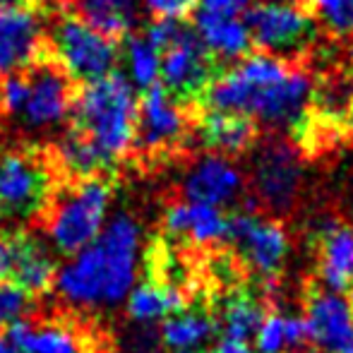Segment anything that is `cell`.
I'll return each mask as SVG.
<instances>
[{
	"mask_svg": "<svg viewBox=\"0 0 353 353\" xmlns=\"http://www.w3.org/2000/svg\"><path fill=\"white\" fill-rule=\"evenodd\" d=\"M312 82L286 58L255 53L219 74L205 92L210 111H226L274 130H296L305 123Z\"/></svg>",
	"mask_w": 353,
	"mask_h": 353,
	"instance_id": "cell-1",
	"label": "cell"
},
{
	"mask_svg": "<svg viewBox=\"0 0 353 353\" xmlns=\"http://www.w3.org/2000/svg\"><path fill=\"white\" fill-rule=\"evenodd\" d=\"M142 228L130 214H118L89 248L63 265L56 283L63 301L74 307L116 305L130 296L140 265Z\"/></svg>",
	"mask_w": 353,
	"mask_h": 353,
	"instance_id": "cell-2",
	"label": "cell"
},
{
	"mask_svg": "<svg viewBox=\"0 0 353 353\" xmlns=\"http://www.w3.org/2000/svg\"><path fill=\"white\" fill-rule=\"evenodd\" d=\"M137 92L123 72L82 84L72 99V128L92 142L108 168H113L137 137Z\"/></svg>",
	"mask_w": 353,
	"mask_h": 353,
	"instance_id": "cell-3",
	"label": "cell"
},
{
	"mask_svg": "<svg viewBox=\"0 0 353 353\" xmlns=\"http://www.w3.org/2000/svg\"><path fill=\"white\" fill-rule=\"evenodd\" d=\"M111 197V185L103 178L77 181L63 195L53 197L46 212V231L56 252L74 257L92 245L106 226Z\"/></svg>",
	"mask_w": 353,
	"mask_h": 353,
	"instance_id": "cell-4",
	"label": "cell"
},
{
	"mask_svg": "<svg viewBox=\"0 0 353 353\" xmlns=\"http://www.w3.org/2000/svg\"><path fill=\"white\" fill-rule=\"evenodd\" d=\"M53 202V173L27 149H0V223L22 226Z\"/></svg>",
	"mask_w": 353,
	"mask_h": 353,
	"instance_id": "cell-5",
	"label": "cell"
},
{
	"mask_svg": "<svg viewBox=\"0 0 353 353\" xmlns=\"http://www.w3.org/2000/svg\"><path fill=\"white\" fill-rule=\"evenodd\" d=\"M48 46L56 65L74 82H97L116 72L121 48L116 39L89 27L77 14H63L51 29Z\"/></svg>",
	"mask_w": 353,
	"mask_h": 353,
	"instance_id": "cell-6",
	"label": "cell"
},
{
	"mask_svg": "<svg viewBox=\"0 0 353 353\" xmlns=\"http://www.w3.org/2000/svg\"><path fill=\"white\" fill-rule=\"evenodd\" d=\"M252 43L276 58L303 53L317 34V22L293 0H262L245 14Z\"/></svg>",
	"mask_w": 353,
	"mask_h": 353,
	"instance_id": "cell-7",
	"label": "cell"
},
{
	"mask_svg": "<svg viewBox=\"0 0 353 353\" xmlns=\"http://www.w3.org/2000/svg\"><path fill=\"white\" fill-rule=\"evenodd\" d=\"M216 74V63L202 46L195 29L178 22L173 37L161 48V77L159 84L178 101H192L210 89Z\"/></svg>",
	"mask_w": 353,
	"mask_h": 353,
	"instance_id": "cell-8",
	"label": "cell"
},
{
	"mask_svg": "<svg viewBox=\"0 0 353 353\" xmlns=\"http://www.w3.org/2000/svg\"><path fill=\"white\" fill-rule=\"evenodd\" d=\"M226 243L238 248L243 262L260 279H276L288 255V236L281 223L262 219L250 210L228 216Z\"/></svg>",
	"mask_w": 353,
	"mask_h": 353,
	"instance_id": "cell-9",
	"label": "cell"
},
{
	"mask_svg": "<svg viewBox=\"0 0 353 353\" xmlns=\"http://www.w3.org/2000/svg\"><path fill=\"white\" fill-rule=\"evenodd\" d=\"M303 168L296 147L283 140L262 144L252 159V188L257 202L272 212H286L301 190Z\"/></svg>",
	"mask_w": 353,
	"mask_h": 353,
	"instance_id": "cell-10",
	"label": "cell"
},
{
	"mask_svg": "<svg viewBox=\"0 0 353 353\" xmlns=\"http://www.w3.org/2000/svg\"><path fill=\"white\" fill-rule=\"evenodd\" d=\"M303 320L307 344L317 353H353V301L344 293L312 288Z\"/></svg>",
	"mask_w": 353,
	"mask_h": 353,
	"instance_id": "cell-11",
	"label": "cell"
},
{
	"mask_svg": "<svg viewBox=\"0 0 353 353\" xmlns=\"http://www.w3.org/2000/svg\"><path fill=\"white\" fill-rule=\"evenodd\" d=\"M29 94L19 111L22 123L29 130H48L70 116L72 87L70 77L56 63H37L27 70Z\"/></svg>",
	"mask_w": 353,
	"mask_h": 353,
	"instance_id": "cell-12",
	"label": "cell"
},
{
	"mask_svg": "<svg viewBox=\"0 0 353 353\" xmlns=\"http://www.w3.org/2000/svg\"><path fill=\"white\" fill-rule=\"evenodd\" d=\"M43 48V24L24 5L0 8V77L37 65Z\"/></svg>",
	"mask_w": 353,
	"mask_h": 353,
	"instance_id": "cell-13",
	"label": "cell"
},
{
	"mask_svg": "<svg viewBox=\"0 0 353 353\" xmlns=\"http://www.w3.org/2000/svg\"><path fill=\"white\" fill-rule=\"evenodd\" d=\"M185 125L188 121L181 101L173 99L161 84L142 92L137 106V147L144 152H166L183 140Z\"/></svg>",
	"mask_w": 353,
	"mask_h": 353,
	"instance_id": "cell-14",
	"label": "cell"
},
{
	"mask_svg": "<svg viewBox=\"0 0 353 353\" xmlns=\"http://www.w3.org/2000/svg\"><path fill=\"white\" fill-rule=\"evenodd\" d=\"M243 188H245L243 171L231 159L221 154H207L188 168L183 178V200L221 210L243 195Z\"/></svg>",
	"mask_w": 353,
	"mask_h": 353,
	"instance_id": "cell-15",
	"label": "cell"
},
{
	"mask_svg": "<svg viewBox=\"0 0 353 353\" xmlns=\"http://www.w3.org/2000/svg\"><path fill=\"white\" fill-rule=\"evenodd\" d=\"M3 238L5 248H8L5 279L19 286L24 293H29L34 301L51 291L58 272L48 248L39 238L24 231H10Z\"/></svg>",
	"mask_w": 353,
	"mask_h": 353,
	"instance_id": "cell-16",
	"label": "cell"
},
{
	"mask_svg": "<svg viewBox=\"0 0 353 353\" xmlns=\"http://www.w3.org/2000/svg\"><path fill=\"white\" fill-rule=\"evenodd\" d=\"M8 339L19 353H92L89 339L77 325L63 320H19L8 330Z\"/></svg>",
	"mask_w": 353,
	"mask_h": 353,
	"instance_id": "cell-17",
	"label": "cell"
},
{
	"mask_svg": "<svg viewBox=\"0 0 353 353\" xmlns=\"http://www.w3.org/2000/svg\"><path fill=\"white\" fill-rule=\"evenodd\" d=\"M317 241V270L325 288L349 291L353 286V228L339 221L320 223Z\"/></svg>",
	"mask_w": 353,
	"mask_h": 353,
	"instance_id": "cell-18",
	"label": "cell"
},
{
	"mask_svg": "<svg viewBox=\"0 0 353 353\" xmlns=\"http://www.w3.org/2000/svg\"><path fill=\"white\" fill-rule=\"evenodd\" d=\"M228 216L219 207L200 202H176L163 214V226L171 236L185 238L195 245H212L226 241Z\"/></svg>",
	"mask_w": 353,
	"mask_h": 353,
	"instance_id": "cell-19",
	"label": "cell"
},
{
	"mask_svg": "<svg viewBox=\"0 0 353 353\" xmlns=\"http://www.w3.org/2000/svg\"><path fill=\"white\" fill-rule=\"evenodd\" d=\"M197 135L205 149L221 157L243 154L255 142V125L252 121L226 111H207L197 128Z\"/></svg>",
	"mask_w": 353,
	"mask_h": 353,
	"instance_id": "cell-20",
	"label": "cell"
},
{
	"mask_svg": "<svg viewBox=\"0 0 353 353\" xmlns=\"http://www.w3.org/2000/svg\"><path fill=\"white\" fill-rule=\"evenodd\" d=\"M185 305V296L176 283L154 279V276L132 286L130 296H128V315L137 325L166 320L176 312H183Z\"/></svg>",
	"mask_w": 353,
	"mask_h": 353,
	"instance_id": "cell-21",
	"label": "cell"
},
{
	"mask_svg": "<svg viewBox=\"0 0 353 353\" xmlns=\"http://www.w3.org/2000/svg\"><path fill=\"white\" fill-rule=\"evenodd\" d=\"M195 34L200 37L202 46L210 51L214 61H243L252 46L250 29L245 17L236 19H216V17H197Z\"/></svg>",
	"mask_w": 353,
	"mask_h": 353,
	"instance_id": "cell-22",
	"label": "cell"
},
{
	"mask_svg": "<svg viewBox=\"0 0 353 353\" xmlns=\"http://www.w3.org/2000/svg\"><path fill=\"white\" fill-rule=\"evenodd\" d=\"M77 17L111 39L130 37L140 17L142 0H74Z\"/></svg>",
	"mask_w": 353,
	"mask_h": 353,
	"instance_id": "cell-23",
	"label": "cell"
},
{
	"mask_svg": "<svg viewBox=\"0 0 353 353\" xmlns=\"http://www.w3.org/2000/svg\"><path fill=\"white\" fill-rule=\"evenodd\" d=\"M219 322L205 310H183L166 317L159 330L161 344L171 351H192L205 346L216 334Z\"/></svg>",
	"mask_w": 353,
	"mask_h": 353,
	"instance_id": "cell-24",
	"label": "cell"
},
{
	"mask_svg": "<svg viewBox=\"0 0 353 353\" xmlns=\"http://www.w3.org/2000/svg\"><path fill=\"white\" fill-rule=\"evenodd\" d=\"M56 159H58V166H61L74 183L89 181V178H101V173L108 171L101 154L92 147V142H89L87 137L79 135L74 128H70V130L56 142Z\"/></svg>",
	"mask_w": 353,
	"mask_h": 353,
	"instance_id": "cell-25",
	"label": "cell"
},
{
	"mask_svg": "<svg viewBox=\"0 0 353 353\" xmlns=\"http://www.w3.org/2000/svg\"><path fill=\"white\" fill-rule=\"evenodd\" d=\"M307 344L305 320L283 312H270L255 332L252 349L255 353H283L288 349H301Z\"/></svg>",
	"mask_w": 353,
	"mask_h": 353,
	"instance_id": "cell-26",
	"label": "cell"
},
{
	"mask_svg": "<svg viewBox=\"0 0 353 353\" xmlns=\"http://www.w3.org/2000/svg\"><path fill=\"white\" fill-rule=\"evenodd\" d=\"M123 63H125V77L140 92L157 87L161 77V51L149 41L144 34H132L125 39L123 46Z\"/></svg>",
	"mask_w": 353,
	"mask_h": 353,
	"instance_id": "cell-27",
	"label": "cell"
},
{
	"mask_svg": "<svg viewBox=\"0 0 353 353\" xmlns=\"http://www.w3.org/2000/svg\"><path fill=\"white\" fill-rule=\"evenodd\" d=\"M262 320H265V307L250 293H236L223 303L221 317H219V330L221 336L228 339H241L252 341L255 332L260 330Z\"/></svg>",
	"mask_w": 353,
	"mask_h": 353,
	"instance_id": "cell-28",
	"label": "cell"
},
{
	"mask_svg": "<svg viewBox=\"0 0 353 353\" xmlns=\"http://www.w3.org/2000/svg\"><path fill=\"white\" fill-rule=\"evenodd\" d=\"M315 22L334 34H353V0H307Z\"/></svg>",
	"mask_w": 353,
	"mask_h": 353,
	"instance_id": "cell-29",
	"label": "cell"
},
{
	"mask_svg": "<svg viewBox=\"0 0 353 353\" xmlns=\"http://www.w3.org/2000/svg\"><path fill=\"white\" fill-rule=\"evenodd\" d=\"M32 307H34V298L29 293H24L12 281L0 279V332H5V327L10 330Z\"/></svg>",
	"mask_w": 353,
	"mask_h": 353,
	"instance_id": "cell-30",
	"label": "cell"
},
{
	"mask_svg": "<svg viewBox=\"0 0 353 353\" xmlns=\"http://www.w3.org/2000/svg\"><path fill=\"white\" fill-rule=\"evenodd\" d=\"M27 94H29L27 70L0 77V111L10 113V116H19V111L24 108V101H27Z\"/></svg>",
	"mask_w": 353,
	"mask_h": 353,
	"instance_id": "cell-31",
	"label": "cell"
},
{
	"mask_svg": "<svg viewBox=\"0 0 353 353\" xmlns=\"http://www.w3.org/2000/svg\"><path fill=\"white\" fill-rule=\"evenodd\" d=\"M200 5V0H142V8L154 19H171L183 22L188 14H192Z\"/></svg>",
	"mask_w": 353,
	"mask_h": 353,
	"instance_id": "cell-32",
	"label": "cell"
},
{
	"mask_svg": "<svg viewBox=\"0 0 353 353\" xmlns=\"http://www.w3.org/2000/svg\"><path fill=\"white\" fill-rule=\"evenodd\" d=\"M252 8V0H200L197 17H216V19H236L245 17Z\"/></svg>",
	"mask_w": 353,
	"mask_h": 353,
	"instance_id": "cell-33",
	"label": "cell"
},
{
	"mask_svg": "<svg viewBox=\"0 0 353 353\" xmlns=\"http://www.w3.org/2000/svg\"><path fill=\"white\" fill-rule=\"evenodd\" d=\"M210 353H255V349H252V341H241V339H228V336H221V339L214 344V349Z\"/></svg>",
	"mask_w": 353,
	"mask_h": 353,
	"instance_id": "cell-34",
	"label": "cell"
},
{
	"mask_svg": "<svg viewBox=\"0 0 353 353\" xmlns=\"http://www.w3.org/2000/svg\"><path fill=\"white\" fill-rule=\"evenodd\" d=\"M0 353H19V349L8 339V336H0Z\"/></svg>",
	"mask_w": 353,
	"mask_h": 353,
	"instance_id": "cell-35",
	"label": "cell"
},
{
	"mask_svg": "<svg viewBox=\"0 0 353 353\" xmlns=\"http://www.w3.org/2000/svg\"><path fill=\"white\" fill-rule=\"evenodd\" d=\"M22 0H0V8H12V5H19Z\"/></svg>",
	"mask_w": 353,
	"mask_h": 353,
	"instance_id": "cell-36",
	"label": "cell"
},
{
	"mask_svg": "<svg viewBox=\"0 0 353 353\" xmlns=\"http://www.w3.org/2000/svg\"><path fill=\"white\" fill-rule=\"evenodd\" d=\"M173 353H202L200 349H192V351H173Z\"/></svg>",
	"mask_w": 353,
	"mask_h": 353,
	"instance_id": "cell-37",
	"label": "cell"
},
{
	"mask_svg": "<svg viewBox=\"0 0 353 353\" xmlns=\"http://www.w3.org/2000/svg\"><path fill=\"white\" fill-rule=\"evenodd\" d=\"M94 353H103V351H94Z\"/></svg>",
	"mask_w": 353,
	"mask_h": 353,
	"instance_id": "cell-38",
	"label": "cell"
}]
</instances>
